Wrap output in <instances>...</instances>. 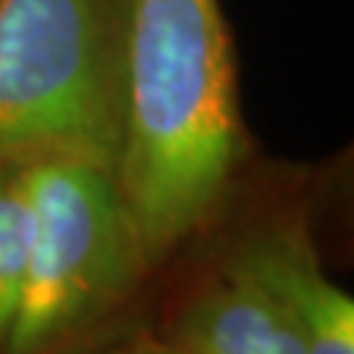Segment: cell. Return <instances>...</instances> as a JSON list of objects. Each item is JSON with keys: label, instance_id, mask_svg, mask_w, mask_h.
Wrapping results in <instances>:
<instances>
[{"label": "cell", "instance_id": "obj_1", "mask_svg": "<svg viewBox=\"0 0 354 354\" xmlns=\"http://www.w3.org/2000/svg\"><path fill=\"white\" fill-rule=\"evenodd\" d=\"M118 87L115 181L150 268L210 218L239 158L236 82L218 0H127Z\"/></svg>", "mask_w": 354, "mask_h": 354}, {"label": "cell", "instance_id": "obj_2", "mask_svg": "<svg viewBox=\"0 0 354 354\" xmlns=\"http://www.w3.org/2000/svg\"><path fill=\"white\" fill-rule=\"evenodd\" d=\"M118 48L102 0H0V165L45 155L115 174Z\"/></svg>", "mask_w": 354, "mask_h": 354}, {"label": "cell", "instance_id": "obj_3", "mask_svg": "<svg viewBox=\"0 0 354 354\" xmlns=\"http://www.w3.org/2000/svg\"><path fill=\"white\" fill-rule=\"evenodd\" d=\"M32 239L6 354H42L100 313L145 268L111 168L84 158L24 160Z\"/></svg>", "mask_w": 354, "mask_h": 354}, {"label": "cell", "instance_id": "obj_4", "mask_svg": "<svg viewBox=\"0 0 354 354\" xmlns=\"http://www.w3.org/2000/svg\"><path fill=\"white\" fill-rule=\"evenodd\" d=\"M234 268L281 304L304 354H354V302L323 273L299 226H281L244 247Z\"/></svg>", "mask_w": 354, "mask_h": 354}, {"label": "cell", "instance_id": "obj_5", "mask_svg": "<svg viewBox=\"0 0 354 354\" xmlns=\"http://www.w3.org/2000/svg\"><path fill=\"white\" fill-rule=\"evenodd\" d=\"M178 346L184 354H304L281 304L234 266L189 307Z\"/></svg>", "mask_w": 354, "mask_h": 354}, {"label": "cell", "instance_id": "obj_6", "mask_svg": "<svg viewBox=\"0 0 354 354\" xmlns=\"http://www.w3.org/2000/svg\"><path fill=\"white\" fill-rule=\"evenodd\" d=\"M32 239V207L24 163L0 165V344H6L21 304Z\"/></svg>", "mask_w": 354, "mask_h": 354}, {"label": "cell", "instance_id": "obj_7", "mask_svg": "<svg viewBox=\"0 0 354 354\" xmlns=\"http://www.w3.org/2000/svg\"><path fill=\"white\" fill-rule=\"evenodd\" d=\"M115 354H184L181 346H165V344H137V346H129Z\"/></svg>", "mask_w": 354, "mask_h": 354}]
</instances>
